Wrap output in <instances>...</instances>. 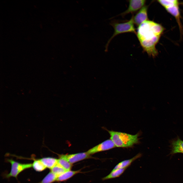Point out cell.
<instances>
[{"label": "cell", "instance_id": "obj_16", "mask_svg": "<svg viewBox=\"0 0 183 183\" xmlns=\"http://www.w3.org/2000/svg\"><path fill=\"white\" fill-rule=\"evenodd\" d=\"M157 1L165 8L179 4L178 1L176 0H160Z\"/></svg>", "mask_w": 183, "mask_h": 183}, {"label": "cell", "instance_id": "obj_2", "mask_svg": "<svg viewBox=\"0 0 183 183\" xmlns=\"http://www.w3.org/2000/svg\"><path fill=\"white\" fill-rule=\"evenodd\" d=\"M110 139L116 147H132L138 143V133L132 135L120 132L109 130Z\"/></svg>", "mask_w": 183, "mask_h": 183}, {"label": "cell", "instance_id": "obj_13", "mask_svg": "<svg viewBox=\"0 0 183 183\" xmlns=\"http://www.w3.org/2000/svg\"><path fill=\"white\" fill-rule=\"evenodd\" d=\"M80 172V170L72 171L70 170L66 171L62 174L58 176L56 181H63L71 178L75 175Z\"/></svg>", "mask_w": 183, "mask_h": 183}, {"label": "cell", "instance_id": "obj_15", "mask_svg": "<svg viewBox=\"0 0 183 183\" xmlns=\"http://www.w3.org/2000/svg\"><path fill=\"white\" fill-rule=\"evenodd\" d=\"M32 164L33 169L37 172L42 171L46 168L40 159L34 160Z\"/></svg>", "mask_w": 183, "mask_h": 183}, {"label": "cell", "instance_id": "obj_1", "mask_svg": "<svg viewBox=\"0 0 183 183\" xmlns=\"http://www.w3.org/2000/svg\"><path fill=\"white\" fill-rule=\"evenodd\" d=\"M164 28L160 24L147 20L138 27L136 34L143 51L155 58L158 52L156 46Z\"/></svg>", "mask_w": 183, "mask_h": 183}, {"label": "cell", "instance_id": "obj_19", "mask_svg": "<svg viewBox=\"0 0 183 183\" xmlns=\"http://www.w3.org/2000/svg\"><path fill=\"white\" fill-rule=\"evenodd\" d=\"M51 172L58 177L66 171L64 168L58 164L51 169Z\"/></svg>", "mask_w": 183, "mask_h": 183}, {"label": "cell", "instance_id": "obj_12", "mask_svg": "<svg viewBox=\"0 0 183 183\" xmlns=\"http://www.w3.org/2000/svg\"><path fill=\"white\" fill-rule=\"evenodd\" d=\"M46 168L51 169L57 163L58 159L51 157H46L40 159Z\"/></svg>", "mask_w": 183, "mask_h": 183}, {"label": "cell", "instance_id": "obj_5", "mask_svg": "<svg viewBox=\"0 0 183 183\" xmlns=\"http://www.w3.org/2000/svg\"><path fill=\"white\" fill-rule=\"evenodd\" d=\"M116 147L110 139L106 140L90 149L86 152L89 155L93 154L101 151L108 150Z\"/></svg>", "mask_w": 183, "mask_h": 183}, {"label": "cell", "instance_id": "obj_9", "mask_svg": "<svg viewBox=\"0 0 183 183\" xmlns=\"http://www.w3.org/2000/svg\"><path fill=\"white\" fill-rule=\"evenodd\" d=\"M171 148L170 154L173 155L178 153H183V141L177 136L171 140L170 142Z\"/></svg>", "mask_w": 183, "mask_h": 183}, {"label": "cell", "instance_id": "obj_17", "mask_svg": "<svg viewBox=\"0 0 183 183\" xmlns=\"http://www.w3.org/2000/svg\"><path fill=\"white\" fill-rule=\"evenodd\" d=\"M57 176L51 171L39 183H52L56 181Z\"/></svg>", "mask_w": 183, "mask_h": 183}, {"label": "cell", "instance_id": "obj_8", "mask_svg": "<svg viewBox=\"0 0 183 183\" xmlns=\"http://www.w3.org/2000/svg\"><path fill=\"white\" fill-rule=\"evenodd\" d=\"M148 6L145 5L133 16L134 24L138 27L144 22L148 20L147 11Z\"/></svg>", "mask_w": 183, "mask_h": 183}, {"label": "cell", "instance_id": "obj_6", "mask_svg": "<svg viewBox=\"0 0 183 183\" xmlns=\"http://www.w3.org/2000/svg\"><path fill=\"white\" fill-rule=\"evenodd\" d=\"M129 5L127 9L120 15L124 16L130 13L138 11L145 6L146 2L145 0H132L128 1Z\"/></svg>", "mask_w": 183, "mask_h": 183}, {"label": "cell", "instance_id": "obj_18", "mask_svg": "<svg viewBox=\"0 0 183 183\" xmlns=\"http://www.w3.org/2000/svg\"><path fill=\"white\" fill-rule=\"evenodd\" d=\"M57 164L64 168L66 171L70 170L72 166V164L66 160L61 158L58 159Z\"/></svg>", "mask_w": 183, "mask_h": 183}, {"label": "cell", "instance_id": "obj_14", "mask_svg": "<svg viewBox=\"0 0 183 183\" xmlns=\"http://www.w3.org/2000/svg\"><path fill=\"white\" fill-rule=\"evenodd\" d=\"M126 169L120 168L112 170L109 174L103 177L102 179L104 180L118 177L124 172Z\"/></svg>", "mask_w": 183, "mask_h": 183}, {"label": "cell", "instance_id": "obj_10", "mask_svg": "<svg viewBox=\"0 0 183 183\" xmlns=\"http://www.w3.org/2000/svg\"><path fill=\"white\" fill-rule=\"evenodd\" d=\"M141 156V154L140 153H139L130 159L122 161L117 164L112 170H114L118 169L127 168L132 162L136 159L140 158Z\"/></svg>", "mask_w": 183, "mask_h": 183}, {"label": "cell", "instance_id": "obj_7", "mask_svg": "<svg viewBox=\"0 0 183 183\" xmlns=\"http://www.w3.org/2000/svg\"><path fill=\"white\" fill-rule=\"evenodd\" d=\"M59 158L63 159L72 164L82 160L91 158L86 152L71 154L61 155Z\"/></svg>", "mask_w": 183, "mask_h": 183}, {"label": "cell", "instance_id": "obj_4", "mask_svg": "<svg viewBox=\"0 0 183 183\" xmlns=\"http://www.w3.org/2000/svg\"><path fill=\"white\" fill-rule=\"evenodd\" d=\"M11 165V168L10 172L6 175V178L11 177L16 178L21 172L26 169L32 167V163H21L16 162L12 159H8L7 160Z\"/></svg>", "mask_w": 183, "mask_h": 183}, {"label": "cell", "instance_id": "obj_11", "mask_svg": "<svg viewBox=\"0 0 183 183\" xmlns=\"http://www.w3.org/2000/svg\"><path fill=\"white\" fill-rule=\"evenodd\" d=\"M166 11L169 13L174 17L178 24L179 27H181L180 21V12L179 5L172 6L165 8Z\"/></svg>", "mask_w": 183, "mask_h": 183}, {"label": "cell", "instance_id": "obj_3", "mask_svg": "<svg viewBox=\"0 0 183 183\" xmlns=\"http://www.w3.org/2000/svg\"><path fill=\"white\" fill-rule=\"evenodd\" d=\"M133 16L128 21L124 22H112L111 24L113 27L114 32L112 36L109 40L106 47L112 39L117 35L121 33L130 32L136 34V32L134 26Z\"/></svg>", "mask_w": 183, "mask_h": 183}]
</instances>
